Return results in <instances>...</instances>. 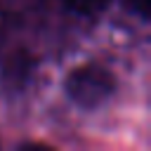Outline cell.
I'll return each instance as SVG.
<instances>
[{"instance_id": "1", "label": "cell", "mask_w": 151, "mask_h": 151, "mask_svg": "<svg viewBox=\"0 0 151 151\" xmlns=\"http://www.w3.org/2000/svg\"><path fill=\"white\" fill-rule=\"evenodd\" d=\"M64 90L80 109H97L116 92V78L99 64H85L68 73Z\"/></svg>"}, {"instance_id": "2", "label": "cell", "mask_w": 151, "mask_h": 151, "mask_svg": "<svg viewBox=\"0 0 151 151\" xmlns=\"http://www.w3.org/2000/svg\"><path fill=\"white\" fill-rule=\"evenodd\" d=\"M31 71H33V59L26 54V52H14L7 61H5V68H2V83L7 90H21L26 85V80L31 78Z\"/></svg>"}, {"instance_id": "3", "label": "cell", "mask_w": 151, "mask_h": 151, "mask_svg": "<svg viewBox=\"0 0 151 151\" xmlns=\"http://www.w3.org/2000/svg\"><path fill=\"white\" fill-rule=\"evenodd\" d=\"M111 0H64V5L71 9V12H78V14H85V17H92V14H99L101 9L109 7Z\"/></svg>"}, {"instance_id": "4", "label": "cell", "mask_w": 151, "mask_h": 151, "mask_svg": "<svg viewBox=\"0 0 151 151\" xmlns=\"http://www.w3.org/2000/svg\"><path fill=\"white\" fill-rule=\"evenodd\" d=\"M125 7L137 14L142 21H149V7H151V0H125Z\"/></svg>"}]
</instances>
